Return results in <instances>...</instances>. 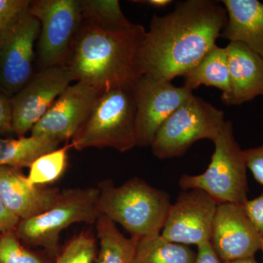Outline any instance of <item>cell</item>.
<instances>
[{"label": "cell", "mask_w": 263, "mask_h": 263, "mask_svg": "<svg viewBox=\"0 0 263 263\" xmlns=\"http://www.w3.org/2000/svg\"><path fill=\"white\" fill-rule=\"evenodd\" d=\"M227 22L224 5L212 0L179 2L168 14L154 15L138 57L141 75L184 76L216 46Z\"/></svg>", "instance_id": "obj_1"}, {"label": "cell", "mask_w": 263, "mask_h": 263, "mask_svg": "<svg viewBox=\"0 0 263 263\" xmlns=\"http://www.w3.org/2000/svg\"><path fill=\"white\" fill-rule=\"evenodd\" d=\"M146 32L143 26L107 28L82 16L65 65L76 81L100 91L133 88L141 77L140 49Z\"/></svg>", "instance_id": "obj_2"}, {"label": "cell", "mask_w": 263, "mask_h": 263, "mask_svg": "<svg viewBox=\"0 0 263 263\" xmlns=\"http://www.w3.org/2000/svg\"><path fill=\"white\" fill-rule=\"evenodd\" d=\"M99 190L100 214L119 223L139 240L160 234L172 204L165 191L138 178L119 186L104 181Z\"/></svg>", "instance_id": "obj_3"}, {"label": "cell", "mask_w": 263, "mask_h": 263, "mask_svg": "<svg viewBox=\"0 0 263 263\" xmlns=\"http://www.w3.org/2000/svg\"><path fill=\"white\" fill-rule=\"evenodd\" d=\"M136 103L133 88L118 87L103 91L86 120L72 138L71 146L113 148L125 152L136 146Z\"/></svg>", "instance_id": "obj_4"}, {"label": "cell", "mask_w": 263, "mask_h": 263, "mask_svg": "<svg viewBox=\"0 0 263 263\" xmlns=\"http://www.w3.org/2000/svg\"><path fill=\"white\" fill-rule=\"evenodd\" d=\"M214 149L205 172L184 174L179 180L183 191L201 190L218 203L243 205L248 200L249 186L245 150L235 140L233 123L227 120L214 141Z\"/></svg>", "instance_id": "obj_5"}, {"label": "cell", "mask_w": 263, "mask_h": 263, "mask_svg": "<svg viewBox=\"0 0 263 263\" xmlns=\"http://www.w3.org/2000/svg\"><path fill=\"white\" fill-rule=\"evenodd\" d=\"M99 195V188L73 189L61 193L51 209L18 223V236L28 245L42 247L57 257L62 230L75 223L92 224L98 220Z\"/></svg>", "instance_id": "obj_6"}, {"label": "cell", "mask_w": 263, "mask_h": 263, "mask_svg": "<svg viewBox=\"0 0 263 263\" xmlns=\"http://www.w3.org/2000/svg\"><path fill=\"white\" fill-rule=\"evenodd\" d=\"M224 122L222 110L193 95L162 124L151 144L152 152L161 160L181 157L197 141H214Z\"/></svg>", "instance_id": "obj_7"}, {"label": "cell", "mask_w": 263, "mask_h": 263, "mask_svg": "<svg viewBox=\"0 0 263 263\" xmlns=\"http://www.w3.org/2000/svg\"><path fill=\"white\" fill-rule=\"evenodd\" d=\"M28 10L41 24L37 51L42 65H65L82 20L80 1L35 0Z\"/></svg>", "instance_id": "obj_8"}, {"label": "cell", "mask_w": 263, "mask_h": 263, "mask_svg": "<svg viewBox=\"0 0 263 263\" xmlns=\"http://www.w3.org/2000/svg\"><path fill=\"white\" fill-rule=\"evenodd\" d=\"M40 30L39 21L27 8L0 32V91L10 98L32 79Z\"/></svg>", "instance_id": "obj_9"}, {"label": "cell", "mask_w": 263, "mask_h": 263, "mask_svg": "<svg viewBox=\"0 0 263 263\" xmlns=\"http://www.w3.org/2000/svg\"><path fill=\"white\" fill-rule=\"evenodd\" d=\"M136 103V146H151L162 124L186 101L193 91L171 81L142 75L133 86Z\"/></svg>", "instance_id": "obj_10"}, {"label": "cell", "mask_w": 263, "mask_h": 263, "mask_svg": "<svg viewBox=\"0 0 263 263\" xmlns=\"http://www.w3.org/2000/svg\"><path fill=\"white\" fill-rule=\"evenodd\" d=\"M75 81L65 65L44 67L11 98L13 131L24 137L47 113L58 97Z\"/></svg>", "instance_id": "obj_11"}, {"label": "cell", "mask_w": 263, "mask_h": 263, "mask_svg": "<svg viewBox=\"0 0 263 263\" xmlns=\"http://www.w3.org/2000/svg\"><path fill=\"white\" fill-rule=\"evenodd\" d=\"M218 204L201 190L183 192L171 204L161 235L170 241L187 246L211 242Z\"/></svg>", "instance_id": "obj_12"}, {"label": "cell", "mask_w": 263, "mask_h": 263, "mask_svg": "<svg viewBox=\"0 0 263 263\" xmlns=\"http://www.w3.org/2000/svg\"><path fill=\"white\" fill-rule=\"evenodd\" d=\"M102 92L98 88L80 81L70 84L32 127L31 136L60 142L73 138Z\"/></svg>", "instance_id": "obj_13"}, {"label": "cell", "mask_w": 263, "mask_h": 263, "mask_svg": "<svg viewBox=\"0 0 263 263\" xmlns=\"http://www.w3.org/2000/svg\"><path fill=\"white\" fill-rule=\"evenodd\" d=\"M262 238L243 205L218 204L211 243L223 262L254 257L260 250Z\"/></svg>", "instance_id": "obj_14"}, {"label": "cell", "mask_w": 263, "mask_h": 263, "mask_svg": "<svg viewBox=\"0 0 263 263\" xmlns=\"http://www.w3.org/2000/svg\"><path fill=\"white\" fill-rule=\"evenodd\" d=\"M60 194L54 189L34 184L18 168L0 167V196L6 209L20 220L46 212Z\"/></svg>", "instance_id": "obj_15"}, {"label": "cell", "mask_w": 263, "mask_h": 263, "mask_svg": "<svg viewBox=\"0 0 263 263\" xmlns=\"http://www.w3.org/2000/svg\"><path fill=\"white\" fill-rule=\"evenodd\" d=\"M230 92L221 99L227 105H239L263 95V58L248 46L230 42Z\"/></svg>", "instance_id": "obj_16"}, {"label": "cell", "mask_w": 263, "mask_h": 263, "mask_svg": "<svg viewBox=\"0 0 263 263\" xmlns=\"http://www.w3.org/2000/svg\"><path fill=\"white\" fill-rule=\"evenodd\" d=\"M228 22L220 37L239 42L263 58V3L258 0H223Z\"/></svg>", "instance_id": "obj_17"}, {"label": "cell", "mask_w": 263, "mask_h": 263, "mask_svg": "<svg viewBox=\"0 0 263 263\" xmlns=\"http://www.w3.org/2000/svg\"><path fill=\"white\" fill-rule=\"evenodd\" d=\"M183 86L193 91L204 85L220 89L221 99L230 92V74L228 50L214 46L194 68L185 74Z\"/></svg>", "instance_id": "obj_18"}, {"label": "cell", "mask_w": 263, "mask_h": 263, "mask_svg": "<svg viewBox=\"0 0 263 263\" xmlns=\"http://www.w3.org/2000/svg\"><path fill=\"white\" fill-rule=\"evenodd\" d=\"M60 143L46 137L0 138V167H30L38 157L57 149Z\"/></svg>", "instance_id": "obj_19"}, {"label": "cell", "mask_w": 263, "mask_h": 263, "mask_svg": "<svg viewBox=\"0 0 263 263\" xmlns=\"http://www.w3.org/2000/svg\"><path fill=\"white\" fill-rule=\"evenodd\" d=\"M100 239L98 263H132L139 240L126 238L116 226V223L100 214L97 220Z\"/></svg>", "instance_id": "obj_20"}, {"label": "cell", "mask_w": 263, "mask_h": 263, "mask_svg": "<svg viewBox=\"0 0 263 263\" xmlns=\"http://www.w3.org/2000/svg\"><path fill=\"white\" fill-rule=\"evenodd\" d=\"M196 255L189 246L170 241L160 234L138 241L132 263H194Z\"/></svg>", "instance_id": "obj_21"}, {"label": "cell", "mask_w": 263, "mask_h": 263, "mask_svg": "<svg viewBox=\"0 0 263 263\" xmlns=\"http://www.w3.org/2000/svg\"><path fill=\"white\" fill-rule=\"evenodd\" d=\"M82 16L109 29L130 28L134 24L123 13L118 0L80 1Z\"/></svg>", "instance_id": "obj_22"}, {"label": "cell", "mask_w": 263, "mask_h": 263, "mask_svg": "<svg viewBox=\"0 0 263 263\" xmlns=\"http://www.w3.org/2000/svg\"><path fill=\"white\" fill-rule=\"evenodd\" d=\"M70 147H72L71 145L57 148L38 157L29 167V181L38 186L57 181L65 171L67 151Z\"/></svg>", "instance_id": "obj_23"}, {"label": "cell", "mask_w": 263, "mask_h": 263, "mask_svg": "<svg viewBox=\"0 0 263 263\" xmlns=\"http://www.w3.org/2000/svg\"><path fill=\"white\" fill-rule=\"evenodd\" d=\"M96 242L89 233H82L67 243L53 263H93Z\"/></svg>", "instance_id": "obj_24"}, {"label": "cell", "mask_w": 263, "mask_h": 263, "mask_svg": "<svg viewBox=\"0 0 263 263\" xmlns=\"http://www.w3.org/2000/svg\"><path fill=\"white\" fill-rule=\"evenodd\" d=\"M0 238V263H53L27 250L11 231Z\"/></svg>", "instance_id": "obj_25"}, {"label": "cell", "mask_w": 263, "mask_h": 263, "mask_svg": "<svg viewBox=\"0 0 263 263\" xmlns=\"http://www.w3.org/2000/svg\"><path fill=\"white\" fill-rule=\"evenodd\" d=\"M30 3L28 0H0V32L27 9Z\"/></svg>", "instance_id": "obj_26"}, {"label": "cell", "mask_w": 263, "mask_h": 263, "mask_svg": "<svg viewBox=\"0 0 263 263\" xmlns=\"http://www.w3.org/2000/svg\"><path fill=\"white\" fill-rule=\"evenodd\" d=\"M247 168L254 179L263 186V144L245 150Z\"/></svg>", "instance_id": "obj_27"}, {"label": "cell", "mask_w": 263, "mask_h": 263, "mask_svg": "<svg viewBox=\"0 0 263 263\" xmlns=\"http://www.w3.org/2000/svg\"><path fill=\"white\" fill-rule=\"evenodd\" d=\"M243 205L249 219L263 238V193L252 200H247Z\"/></svg>", "instance_id": "obj_28"}, {"label": "cell", "mask_w": 263, "mask_h": 263, "mask_svg": "<svg viewBox=\"0 0 263 263\" xmlns=\"http://www.w3.org/2000/svg\"><path fill=\"white\" fill-rule=\"evenodd\" d=\"M13 131L11 98L0 91V134Z\"/></svg>", "instance_id": "obj_29"}, {"label": "cell", "mask_w": 263, "mask_h": 263, "mask_svg": "<svg viewBox=\"0 0 263 263\" xmlns=\"http://www.w3.org/2000/svg\"><path fill=\"white\" fill-rule=\"evenodd\" d=\"M194 263H223V262L216 254L211 242H207L197 247L196 259Z\"/></svg>", "instance_id": "obj_30"}, {"label": "cell", "mask_w": 263, "mask_h": 263, "mask_svg": "<svg viewBox=\"0 0 263 263\" xmlns=\"http://www.w3.org/2000/svg\"><path fill=\"white\" fill-rule=\"evenodd\" d=\"M20 219L12 214L6 209L0 196V229L5 231H10V230L18 226Z\"/></svg>", "instance_id": "obj_31"}, {"label": "cell", "mask_w": 263, "mask_h": 263, "mask_svg": "<svg viewBox=\"0 0 263 263\" xmlns=\"http://www.w3.org/2000/svg\"><path fill=\"white\" fill-rule=\"evenodd\" d=\"M136 3H145V4L155 7L157 8H164L173 3L172 0H147V1H136Z\"/></svg>", "instance_id": "obj_32"}, {"label": "cell", "mask_w": 263, "mask_h": 263, "mask_svg": "<svg viewBox=\"0 0 263 263\" xmlns=\"http://www.w3.org/2000/svg\"><path fill=\"white\" fill-rule=\"evenodd\" d=\"M223 263H259L254 257H249V258L238 259V260L230 261Z\"/></svg>", "instance_id": "obj_33"}, {"label": "cell", "mask_w": 263, "mask_h": 263, "mask_svg": "<svg viewBox=\"0 0 263 263\" xmlns=\"http://www.w3.org/2000/svg\"><path fill=\"white\" fill-rule=\"evenodd\" d=\"M260 250L262 251L263 257V238H262V242H261Z\"/></svg>", "instance_id": "obj_34"}, {"label": "cell", "mask_w": 263, "mask_h": 263, "mask_svg": "<svg viewBox=\"0 0 263 263\" xmlns=\"http://www.w3.org/2000/svg\"><path fill=\"white\" fill-rule=\"evenodd\" d=\"M0 230H1V229H0Z\"/></svg>", "instance_id": "obj_35"}]
</instances>
